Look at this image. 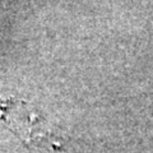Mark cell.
I'll list each match as a JSON object with an SVG mask.
<instances>
[{
    "label": "cell",
    "instance_id": "obj_1",
    "mask_svg": "<svg viewBox=\"0 0 153 153\" xmlns=\"http://www.w3.org/2000/svg\"><path fill=\"white\" fill-rule=\"evenodd\" d=\"M0 120L26 146L60 149L61 139L50 124L31 105L17 98L0 100Z\"/></svg>",
    "mask_w": 153,
    "mask_h": 153
}]
</instances>
